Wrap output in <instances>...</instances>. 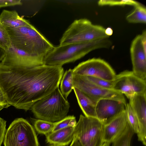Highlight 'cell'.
Here are the masks:
<instances>
[{"label":"cell","instance_id":"obj_6","mask_svg":"<svg viewBox=\"0 0 146 146\" xmlns=\"http://www.w3.org/2000/svg\"><path fill=\"white\" fill-rule=\"evenodd\" d=\"M4 146H38L37 136L32 126L26 119L14 120L6 130Z\"/></svg>","mask_w":146,"mask_h":146},{"label":"cell","instance_id":"obj_35","mask_svg":"<svg viewBox=\"0 0 146 146\" xmlns=\"http://www.w3.org/2000/svg\"><path fill=\"white\" fill-rule=\"evenodd\" d=\"M110 143H108L104 142L101 146H110Z\"/></svg>","mask_w":146,"mask_h":146},{"label":"cell","instance_id":"obj_11","mask_svg":"<svg viewBox=\"0 0 146 146\" xmlns=\"http://www.w3.org/2000/svg\"><path fill=\"white\" fill-rule=\"evenodd\" d=\"M126 104L110 99H103L97 102L96 107V118L103 124L109 122L121 113Z\"/></svg>","mask_w":146,"mask_h":146},{"label":"cell","instance_id":"obj_12","mask_svg":"<svg viewBox=\"0 0 146 146\" xmlns=\"http://www.w3.org/2000/svg\"><path fill=\"white\" fill-rule=\"evenodd\" d=\"M130 52L132 72L137 77L146 81V51L143 46L141 35H137L133 40Z\"/></svg>","mask_w":146,"mask_h":146},{"label":"cell","instance_id":"obj_21","mask_svg":"<svg viewBox=\"0 0 146 146\" xmlns=\"http://www.w3.org/2000/svg\"><path fill=\"white\" fill-rule=\"evenodd\" d=\"M135 132L128 123L123 133L112 143L111 146H130Z\"/></svg>","mask_w":146,"mask_h":146},{"label":"cell","instance_id":"obj_20","mask_svg":"<svg viewBox=\"0 0 146 146\" xmlns=\"http://www.w3.org/2000/svg\"><path fill=\"white\" fill-rule=\"evenodd\" d=\"M134 10L126 17L127 21L132 23H146V9L140 4L135 6Z\"/></svg>","mask_w":146,"mask_h":146},{"label":"cell","instance_id":"obj_28","mask_svg":"<svg viewBox=\"0 0 146 146\" xmlns=\"http://www.w3.org/2000/svg\"><path fill=\"white\" fill-rule=\"evenodd\" d=\"M22 3L20 0H0V8L9 6L21 5Z\"/></svg>","mask_w":146,"mask_h":146},{"label":"cell","instance_id":"obj_16","mask_svg":"<svg viewBox=\"0 0 146 146\" xmlns=\"http://www.w3.org/2000/svg\"><path fill=\"white\" fill-rule=\"evenodd\" d=\"M74 128L68 127L52 132L46 136V141L54 145H67L72 142L74 137Z\"/></svg>","mask_w":146,"mask_h":146},{"label":"cell","instance_id":"obj_27","mask_svg":"<svg viewBox=\"0 0 146 146\" xmlns=\"http://www.w3.org/2000/svg\"><path fill=\"white\" fill-rule=\"evenodd\" d=\"M98 4L100 6L128 5L135 6L140 3L135 1L131 0H101L98 1Z\"/></svg>","mask_w":146,"mask_h":146},{"label":"cell","instance_id":"obj_22","mask_svg":"<svg viewBox=\"0 0 146 146\" xmlns=\"http://www.w3.org/2000/svg\"><path fill=\"white\" fill-rule=\"evenodd\" d=\"M54 123V122L38 119L35 121L34 126L38 133L46 136L52 132Z\"/></svg>","mask_w":146,"mask_h":146},{"label":"cell","instance_id":"obj_26","mask_svg":"<svg viewBox=\"0 0 146 146\" xmlns=\"http://www.w3.org/2000/svg\"><path fill=\"white\" fill-rule=\"evenodd\" d=\"M12 46L9 35L0 21V47L6 50Z\"/></svg>","mask_w":146,"mask_h":146},{"label":"cell","instance_id":"obj_18","mask_svg":"<svg viewBox=\"0 0 146 146\" xmlns=\"http://www.w3.org/2000/svg\"><path fill=\"white\" fill-rule=\"evenodd\" d=\"M78 104L86 116L96 118V107L97 102L77 88L73 89Z\"/></svg>","mask_w":146,"mask_h":146},{"label":"cell","instance_id":"obj_30","mask_svg":"<svg viewBox=\"0 0 146 146\" xmlns=\"http://www.w3.org/2000/svg\"><path fill=\"white\" fill-rule=\"evenodd\" d=\"M10 106L3 91L0 88V111Z\"/></svg>","mask_w":146,"mask_h":146},{"label":"cell","instance_id":"obj_29","mask_svg":"<svg viewBox=\"0 0 146 146\" xmlns=\"http://www.w3.org/2000/svg\"><path fill=\"white\" fill-rule=\"evenodd\" d=\"M6 121L0 117V146L3 141L6 131Z\"/></svg>","mask_w":146,"mask_h":146},{"label":"cell","instance_id":"obj_13","mask_svg":"<svg viewBox=\"0 0 146 146\" xmlns=\"http://www.w3.org/2000/svg\"><path fill=\"white\" fill-rule=\"evenodd\" d=\"M129 103L138 121V140L146 145V92L136 94L129 99Z\"/></svg>","mask_w":146,"mask_h":146},{"label":"cell","instance_id":"obj_9","mask_svg":"<svg viewBox=\"0 0 146 146\" xmlns=\"http://www.w3.org/2000/svg\"><path fill=\"white\" fill-rule=\"evenodd\" d=\"M73 70V75L90 76L111 81L116 76L110 65L104 60L93 58L79 64Z\"/></svg>","mask_w":146,"mask_h":146},{"label":"cell","instance_id":"obj_2","mask_svg":"<svg viewBox=\"0 0 146 146\" xmlns=\"http://www.w3.org/2000/svg\"><path fill=\"white\" fill-rule=\"evenodd\" d=\"M112 44L109 37L94 41L73 43L54 47L44 58V65L62 66L74 62L95 50L110 47Z\"/></svg>","mask_w":146,"mask_h":146},{"label":"cell","instance_id":"obj_17","mask_svg":"<svg viewBox=\"0 0 146 146\" xmlns=\"http://www.w3.org/2000/svg\"><path fill=\"white\" fill-rule=\"evenodd\" d=\"M0 21L6 29H11L32 25L21 17L15 10H3L0 14Z\"/></svg>","mask_w":146,"mask_h":146},{"label":"cell","instance_id":"obj_10","mask_svg":"<svg viewBox=\"0 0 146 146\" xmlns=\"http://www.w3.org/2000/svg\"><path fill=\"white\" fill-rule=\"evenodd\" d=\"M117 75L112 90L124 95L128 99L136 94L146 92V81L136 76L132 71L125 70Z\"/></svg>","mask_w":146,"mask_h":146},{"label":"cell","instance_id":"obj_7","mask_svg":"<svg viewBox=\"0 0 146 146\" xmlns=\"http://www.w3.org/2000/svg\"><path fill=\"white\" fill-rule=\"evenodd\" d=\"M103 123L96 117L80 115L74 135L84 146H101L103 143Z\"/></svg>","mask_w":146,"mask_h":146},{"label":"cell","instance_id":"obj_24","mask_svg":"<svg viewBox=\"0 0 146 146\" xmlns=\"http://www.w3.org/2000/svg\"><path fill=\"white\" fill-rule=\"evenodd\" d=\"M54 126L52 132L68 127H75L77 122L74 115L66 116L62 120L54 122Z\"/></svg>","mask_w":146,"mask_h":146},{"label":"cell","instance_id":"obj_25","mask_svg":"<svg viewBox=\"0 0 146 146\" xmlns=\"http://www.w3.org/2000/svg\"><path fill=\"white\" fill-rule=\"evenodd\" d=\"M85 76L88 80L94 84L103 88L109 90H112L117 80V74L115 79L111 81L107 80L94 77Z\"/></svg>","mask_w":146,"mask_h":146},{"label":"cell","instance_id":"obj_1","mask_svg":"<svg viewBox=\"0 0 146 146\" xmlns=\"http://www.w3.org/2000/svg\"><path fill=\"white\" fill-rule=\"evenodd\" d=\"M64 73L62 66L29 68L2 60L0 88L10 106L27 111L59 87Z\"/></svg>","mask_w":146,"mask_h":146},{"label":"cell","instance_id":"obj_3","mask_svg":"<svg viewBox=\"0 0 146 146\" xmlns=\"http://www.w3.org/2000/svg\"><path fill=\"white\" fill-rule=\"evenodd\" d=\"M6 29L12 46L31 55L44 57L54 47L33 25Z\"/></svg>","mask_w":146,"mask_h":146},{"label":"cell","instance_id":"obj_14","mask_svg":"<svg viewBox=\"0 0 146 146\" xmlns=\"http://www.w3.org/2000/svg\"><path fill=\"white\" fill-rule=\"evenodd\" d=\"M3 59L21 65L33 68L44 65V57L31 55L13 46L5 50Z\"/></svg>","mask_w":146,"mask_h":146},{"label":"cell","instance_id":"obj_33","mask_svg":"<svg viewBox=\"0 0 146 146\" xmlns=\"http://www.w3.org/2000/svg\"><path fill=\"white\" fill-rule=\"evenodd\" d=\"M5 54V50L2 48L0 47V62L3 58Z\"/></svg>","mask_w":146,"mask_h":146},{"label":"cell","instance_id":"obj_5","mask_svg":"<svg viewBox=\"0 0 146 146\" xmlns=\"http://www.w3.org/2000/svg\"><path fill=\"white\" fill-rule=\"evenodd\" d=\"M106 29L85 19H76L69 25L59 40L60 45L90 42L109 37Z\"/></svg>","mask_w":146,"mask_h":146},{"label":"cell","instance_id":"obj_15","mask_svg":"<svg viewBox=\"0 0 146 146\" xmlns=\"http://www.w3.org/2000/svg\"><path fill=\"white\" fill-rule=\"evenodd\" d=\"M128 123L125 110L109 122L104 124L103 142L112 143L124 131Z\"/></svg>","mask_w":146,"mask_h":146},{"label":"cell","instance_id":"obj_34","mask_svg":"<svg viewBox=\"0 0 146 146\" xmlns=\"http://www.w3.org/2000/svg\"><path fill=\"white\" fill-rule=\"evenodd\" d=\"M105 33L108 36L111 35L113 33L112 29L110 28H108L105 30Z\"/></svg>","mask_w":146,"mask_h":146},{"label":"cell","instance_id":"obj_23","mask_svg":"<svg viewBox=\"0 0 146 146\" xmlns=\"http://www.w3.org/2000/svg\"><path fill=\"white\" fill-rule=\"evenodd\" d=\"M125 109L128 123L135 133L137 134L139 131V124L137 116L129 103H126Z\"/></svg>","mask_w":146,"mask_h":146},{"label":"cell","instance_id":"obj_36","mask_svg":"<svg viewBox=\"0 0 146 146\" xmlns=\"http://www.w3.org/2000/svg\"><path fill=\"white\" fill-rule=\"evenodd\" d=\"M55 146V145H53L52 146Z\"/></svg>","mask_w":146,"mask_h":146},{"label":"cell","instance_id":"obj_8","mask_svg":"<svg viewBox=\"0 0 146 146\" xmlns=\"http://www.w3.org/2000/svg\"><path fill=\"white\" fill-rule=\"evenodd\" d=\"M73 82L74 87L97 102L102 99H110L127 103L124 95L121 93L100 87L89 81L85 76L73 75Z\"/></svg>","mask_w":146,"mask_h":146},{"label":"cell","instance_id":"obj_19","mask_svg":"<svg viewBox=\"0 0 146 146\" xmlns=\"http://www.w3.org/2000/svg\"><path fill=\"white\" fill-rule=\"evenodd\" d=\"M73 70L70 68L64 73L60 82V91L66 100L73 90Z\"/></svg>","mask_w":146,"mask_h":146},{"label":"cell","instance_id":"obj_32","mask_svg":"<svg viewBox=\"0 0 146 146\" xmlns=\"http://www.w3.org/2000/svg\"><path fill=\"white\" fill-rule=\"evenodd\" d=\"M70 146H84L80 142L78 139L74 137Z\"/></svg>","mask_w":146,"mask_h":146},{"label":"cell","instance_id":"obj_31","mask_svg":"<svg viewBox=\"0 0 146 146\" xmlns=\"http://www.w3.org/2000/svg\"><path fill=\"white\" fill-rule=\"evenodd\" d=\"M142 44L143 48L146 51V31H144L141 35Z\"/></svg>","mask_w":146,"mask_h":146},{"label":"cell","instance_id":"obj_4","mask_svg":"<svg viewBox=\"0 0 146 146\" xmlns=\"http://www.w3.org/2000/svg\"><path fill=\"white\" fill-rule=\"evenodd\" d=\"M70 107L69 102L58 87L49 95L36 102L30 109L38 119L54 122L66 117Z\"/></svg>","mask_w":146,"mask_h":146}]
</instances>
